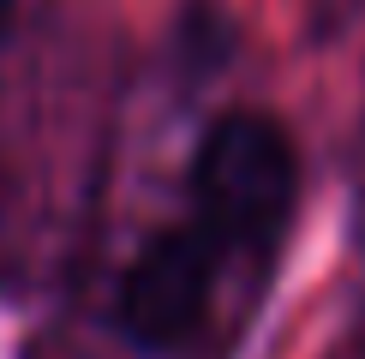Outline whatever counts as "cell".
<instances>
[{"mask_svg":"<svg viewBox=\"0 0 365 359\" xmlns=\"http://www.w3.org/2000/svg\"><path fill=\"white\" fill-rule=\"evenodd\" d=\"M192 228L216 251L276 246L294 209V144L264 114H227L192 156Z\"/></svg>","mask_w":365,"mask_h":359,"instance_id":"obj_1","label":"cell"},{"mask_svg":"<svg viewBox=\"0 0 365 359\" xmlns=\"http://www.w3.org/2000/svg\"><path fill=\"white\" fill-rule=\"evenodd\" d=\"M12 24V0H0V30H6Z\"/></svg>","mask_w":365,"mask_h":359,"instance_id":"obj_3","label":"cell"},{"mask_svg":"<svg viewBox=\"0 0 365 359\" xmlns=\"http://www.w3.org/2000/svg\"><path fill=\"white\" fill-rule=\"evenodd\" d=\"M216 264H222V251L197 228L156 234L138 258H132V269L120 276V299H114L120 335H126L132 348H144V353L186 348L197 329H204V318H210Z\"/></svg>","mask_w":365,"mask_h":359,"instance_id":"obj_2","label":"cell"}]
</instances>
